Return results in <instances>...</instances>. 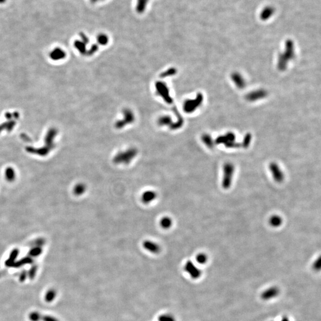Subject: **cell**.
Listing matches in <instances>:
<instances>
[{
  "label": "cell",
  "instance_id": "1",
  "mask_svg": "<svg viewBox=\"0 0 321 321\" xmlns=\"http://www.w3.org/2000/svg\"><path fill=\"white\" fill-rule=\"evenodd\" d=\"M137 155V150L131 148L120 152L113 158V163L117 165H127L130 164Z\"/></svg>",
  "mask_w": 321,
  "mask_h": 321
},
{
  "label": "cell",
  "instance_id": "2",
  "mask_svg": "<svg viewBox=\"0 0 321 321\" xmlns=\"http://www.w3.org/2000/svg\"><path fill=\"white\" fill-rule=\"evenodd\" d=\"M234 168L232 164H226L224 167V177L223 186L225 189H228L232 184V176Z\"/></svg>",
  "mask_w": 321,
  "mask_h": 321
},
{
  "label": "cell",
  "instance_id": "3",
  "mask_svg": "<svg viewBox=\"0 0 321 321\" xmlns=\"http://www.w3.org/2000/svg\"><path fill=\"white\" fill-rule=\"evenodd\" d=\"M157 92L161 97L165 100L167 103H171V98L170 96V92L167 86L164 84V83L158 82L156 85Z\"/></svg>",
  "mask_w": 321,
  "mask_h": 321
},
{
  "label": "cell",
  "instance_id": "4",
  "mask_svg": "<svg viewBox=\"0 0 321 321\" xmlns=\"http://www.w3.org/2000/svg\"><path fill=\"white\" fill-rule=\"evenodd\" d=\"M280 290L276 287H271L263 291L261 294V298L264 300H269L274 299L278 295Z\"/></svg>",
  "mask_w": 321,
  "mask_h": 321
},
{
  "label": "cell",
  "instance_id": "5",
  "mask_svg": "<svg viewBox=\"0 0 321 321\" xmlns=\"http://www.w3.org/2000/svg\"><path fill=\"white\" fill-rule=\"evenodd\" d=\"M142 245L145 250L149 251L151 253H153V254H157V253L159 252V251L161 250V247L159 246V245L152 240H145L143 242Z\"/></svg>",
  "mask_w": 321,
  "mask_h": 321
},
{
  "label": "cell",
  "instance_id": "6",
  "mask_svg": "<svg viewBox=\"0 0 321 321\" xmlns=\"http://www.w3.org/2000/svg\"><path fill=\"white\" fill-rule=\"evenodd\" d=\"M270 170L274 180L277 182H281L284 179V174L279 166L275 163L270 165Z\"/></svg>",
  "mask_w": 321,
  "mask_h": 321
},
{
  "label": "cell",
  "instance_id": "7",
  "mask_svg": "<svg viewBox=\"0 0 321 321\" xmlns=\"http://www.w3.org/2000/svg\"><path fill=\"white\" fill-rule=\"evenodd\" d=\"M157 197V192L152 190H148L145 191L142 194L141 200L145 204H149L154 202Z\"/></svg>",
  "mask_w": 321,
  "mask_h": 321
},
{
  "label": "cell",
  "instance_id": "8",
  "mask_svg": "<svg viewBox=\"0 0 321 321\" xmlns=\"http://www.w3.org/2000/svg\"><path fill=\"white\" fill-rule=\"evenodd\" d=\"M185 270L188 272V274H189L192 277L194 278H199L201 275V270L197 268L193 263L190 261H188L186 263Z\"/></svg>",
  "mask_w": 321,
  "mask_h": 321
},
{
  "label": "cell",
  "instance_id": "9",
  "mask_svg": "<svg viewBox=\"0 0 321 321\" xmlns=\"http://www.w3.org/2000/svg\"><path fill=\"white\" fill-rule=\"evenodd\" d=\"M134 120V115L130 110H126L124 111V119L122 121H118L116 123V127L117 128H122L124 125L133 122Z\"/></svg>",
  "mask_w": 321,
  "mask_h": 321
},
{
  "label": "cell",
  "instance_id": "10",
  "mask_svg": "<svg viewBox=\"0 0 321 321\" xmlns=\"http://www.w3.org/2000/svg\"><path fill=\"white\" fill-rule=\"evenodd\" d=\"M159 224L163 228L167 230V229H169L171 227L173 222H172L171 218L166 216L161 219Z\"/></svg>",
  "mask_w": 321,
  "mask_h": 321
},
{
  "label": "cell",
  "instance_id": "11",
  "mask_svg": "<svg viewBox=\"0 0 321 321\" xmlns=\"http://www.w3.org/2000/svg\"><path fill=\"white\" fill-rule=\"evenodd\" d=\"M57 295L56 291L54 289L49 290L46 292L45 296V300L47 303H51L55 299Z\"/></svg>",
  "mask_w": 321,
  "mask_h": 321
},
{
  "label": "cell",
  "instance_id": "12",
  "mask_svg": "<svg viewBox=\"0 0 321 321\" xmlns=\"http://www.w3.org/2000/svg\"><path fill=\"white\" fill-rule=\"evenodd\" d=\"M269 223L272 227H279L282 224V219L280 216L274 215L270 218Z\"/></svg>",
  "mask_w": 321,
  "mask_h": 321
},
{
  "label": "cell",
  "instance_id": "13",
  "mask_svg": "<svg viewBox=\"0 0 321 321\" xmlns=\"http://www.w3.org/2000/svg\"><path fill=\"white\" fill-rule=\"evenodd\" d=\"M196 261L200 264H205L208 261V256L205 254H198L196 258Z\"/></svg>",
  "mask_w": 321,
  "mask_h": 321
},
{
  "label": "cell",
  "instance_id": "14",
  "mask_svg": "<svg viewBox=\"0 0 321 321\" xmlns=\"http://www.w3.org/2000/svg\"><path fill=\"white\" fill-rule=\"evenodd\" d=\"M86 190V186L84 184H79L75 187V193L77 195L83 194Z\"/></svg>",
  "mask_w": 321,
  "mask_h": 321
},
{
  "label": "cell",
  "instance_id": "15",
  "mask_svg": "<svg viewBox=\"0 0 321 321\" xmlns=\"http://www.w3.org/2000/svg\"><path fill=\"white\" fill-rule=\"evenodd\" d=\"M30 321H40L42 319L41 314L37 312H33L29 315Z\"/></svg>",
  "mask_w": 321,
  "mask_h": 321
},
{
  "label": "cell",
  "instance_id": "16",
  "mask_svg": "<svg viewBox=\"0 0 321 321\" xmlns=\"http://www.w3.org/2000/svg\"><path fill=\"white\" fill-rule=\"evenodd\" d=\"M148 3V0H138L137 8L138 11H142L146 7V4Z\"/></svg>",
  "mask_w": 321,
  "mask_h": 321
},
{
  "label": "cell",
  "instance_id": "17",
  "mask_svg": "<svg viewBox=\"0 0 321 321\" xmlns=\"http://www.w3.org/2000/svg\"><path fill=\"white\" fill-rule=\"evenodd\" d=\"M98 41L101 45H106L108 42V37H106V35L101 34L98 36Z\"/></svg>",
  "mask_w": 321,
  "mask_h": 321
},
{
  "label": "cell",
  "instance_id": "18",
  "mask_svg": "<svg viewBox=\"0 0 321 321\" xmlns=\"http://www.w3.org/2000/svg\"><path fill=\"white\" fill-rule=\"evenodd\" d=\"M37 270V268L36 267H33L30 269V271L29 272V276L30 280H33L35 278V276L36 275Z\"/></svg>",
  "mask_w": 321,
  "mask_h": 321
},
{
  "label": "cell",
  "instance_id": "19",
  "mask_svg": "<svg viewBox=\"0 0 321 321\" xmlns=\"http://www.w3.org/2000/svg\"><path fill=\"white\" fill-rule=\"evenodd\" d=\"M42 320L44 321H59L57 318L50 315H45L42 318Z\"/></svg>",
  "mask_w": 321,
  "mask_h": 321
},
{
  "label": "cell",
  "instance_id": "20",
  "mask_svg": "<svg viewBox=\"0 0 321 321\" xmlns=\"http://www.w3.org/2000/svg\"><path fill=\"white\" fill-rule=\"evenodd\" d=\"M26 277H27V272L25 271H23L22 273L20 274V277H19L20 281H21V282L24 281L26 279Z\"/></svg>",
  "mask_w": 321,
  "mask_h": 321
},
{
  "label": "cell",
  "instance_id": "21",
  "mask_svg": "<svg viewBox=\"0 0 321 321\" xmlns=\"http://www.w3.org/2000/svg\"><path fill=\"white\" fill-rule=\"evenodd\" d=\"M320 267H321V264H320V259L319 258L316 261L314 262V268L315 269H319L320 268Z\"/></svg>",
  "mask_w": 321,
  "mask_h": 321
},
{
  "label": "cell",
  "instance_id": "22",
  "mask_svg": "<svg viewBox=\"0 0 321 321\" xmlns=\"http://www.w3.org/2000/svg\"><path fill=\"white\" fill-rule=\"evenodd\" d=\"M175 73V70L174 69H170L169 70L167 71L165 73H164L163 76H170V75H173Z\"/></svg>",
  "mask_w": 321,
  "mask_h": 321
},
{
  "label": "cell",
  "instance_id": "23",
  "mask_svg": "<svg viewBox=\"0 0 321 321\" xmlns=\"http://www.w3.org/2000/svg\"><path fill=\"white\" fill-rule=\"evenodd\" d=\"M7 0H0V4H2V3H4Z\"/></svg>",
  "mask_w": 321,
  "mask_h": 321
}]
</instances>
